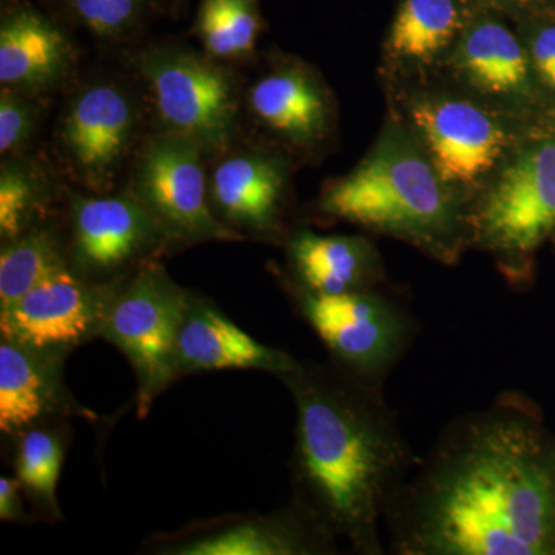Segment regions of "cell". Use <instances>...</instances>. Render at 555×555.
Returning a JSON list of instances; mask_svg holds the SVG:
<instances>
[{
	"instance_id": "obj_3",
	"label": "cell",
	"mask_w": 555,
	"mask_h": 555,
	"mask_svg": "<svg viewBox=\"0 0 555 555\" xmlns=\"http://www.w3.org/2000/svg\"><path fill=\"white\" fill-rule=\"evenodd\" d=\"M328 217L408 241L452 262L470 241L469 214L406 130L390 127L321 198Z\"/></svg>"
},
{
	"instance_id": "obj_30",
	"label": "cell",
	"mask_w": 555,
	"mask_h": 555,
	"mask_svg": "<svg viewBox=\"0 0 555 555\" xmlns=\"http://www.w3.org/2000/svg\"><path fill=\"white\" fill-rule=\"evenodd\" d=\"M485 5L494 7V9H526V7L532 5L537 0H480Z\"/></svg>"
},
{
	"instance_id": "obj_20",
	"label": "cell",
	"mask_w": 555,
	"mask_h": 555,
	"mask_svg": "<svg viewBox=\"0 0 555 555\" xmlns=\"http://www.w3.org/2000/svg\"><path fill=\"white\" fill-rule=\"evenodd\" d=\"M248 104L266 127L297 144L315 142L326 131V94L305 69H278L259 79L248 93Z\"/></svg>"
},
{
	"instance_id": "obj_12",
	"label": "cell",
	"mask_w": 555,
	"mask_h": 555,
	"mask_svg": "<svg viewBox=\"0 0 555 555\" xmlns=\"http://www.w3.org/2000/svg\"><path fill=\"white\" fill-rule=\"evenodd\" d=\"M294 357L257 341L203 298L189 295L177 343L178 375L222 369L268 371L278 378Z\"/></svg>"
},
{
	"instance_id": "obj_7",
	"label": "cell",
	"mask_w": 555,
	"mask_h": 555,
	"mask_svg": "<svg viewBox=\"0 0 555 555\" xmlns=\"http://www.w3.org/2000/svg\"><path fill=\"white\" fill-rule=\"evenodd\" d=\"M137 65L169 133L195 142L203 152L229 144L235 131L236 91L224 68L171 47L144 51Z\"/></svg>"
},
{
	"instance_id": "obj_28",
	"label": "cell",
	"mask_w": 555,
	"mask_h": 555,
	"mask_svg": "<svg viewBox=\"0 0 555 555\" xmlns=\"http://www.w3.org/2000/svg\"><path fill=\"white\" fill-rule=\"evenodd\" d=\"M526 50L535 78L555 93V22L537 27Z\"/></svg>"
},
{
	"instance_id": "obj_1",
	"label": "cell",
	"mask_w": 555,
	"mask_h": 555,
	"mask_svg": "<svg viewBox=\"0 0 555 555\" xmlns=\"http://www.w3.org/2000/svg\"><path fill=\"white\" fill-rule=\"evenodd\" d=\"M398 555H555V437L531 401L455 418L386 511Z\"/></svg>"
},
{
	"instance_id": "obj_9",
	"label": "cell",
	"mask_w": 555,
	"mask_h": 555,
	"mask_svg": "<svg viewBox=\"0 0 555 555\" xmlns=\"http://www.w3.org/2000/svg\"><path fill=\"white\" fill-rule=\"evenodd\" d=\"M195 142L167 133L152 139L142 152L134 178V198L158 222L167 238L236 241L233 228L215 217Z\"/></svg>"
},
{
	"instance_id": "obj_4",
	"label": "cell",
	"mask_w": 555,
	"mask_h": 555,
	"mask_svg": "<svg viewBox=\"0 0 555 555\" xmlns=\"http://www.w3.org/2000/svg\"><path fill=\"white\" fill-rule=\"evenodd\" d=\"M470 241L517 278L555 229V139L517 153L469 210Z\"/></svg>"
},
{
	"instance_id": "obj_18",
	"label": "cell",
	"mask_w": 555,
	"mask_h": 555,
	"mask_svg": "<svg viewBox=\"0 0 555 555\" xmlns=\"http://www.w3.org/2000/svg\"><path fill=\"white\" fill-rule=\"evenodd\" d=\"M335 543L292 506L270 517L250 518L185 540L179 555H306L327 553Z\"/></svg>"
},
{
	"instance_id": "obj_22",
	"label": "cell",
	"mask_w": 555,
	"mask_h": 555,
	"mask_svg": "<svg viewBox=\"0 0 555 555\" xmlns=\"http://www.w3.org/2000/svg\"><path fill=\"white\" fill-rule=\"evenodd\" d=\"M65 269L60 243L49 230L30 229L7 241L0 254V310Z\"/></svg>"
},
{
	"instance_id": "obj_19",
	"label": "cell",
	"mask_w": 555,
	"mask_h": 555,
	"mask_svg": "<svg viewBox=\"0 0 555 555\" xmlns=\"http://www.w3.org/2000/svg\"><path fill=\"white\" fill-rule=\"evenodd\" d=\"M302 291L341 295L372 291L382 278L371 244L353 236H321L299 232L288 246Z\"/></svg>"
},
{
	"instance_id": "obj_16",
	"label": "cell",
	"mask_w": 555,
	"mask_h": 555,
	"mask_svg": "<svg viewBox=\"0 0 555 555\" xmlns=\"http://www.w3.org/2000/svg\"><path fill=\"white\" fill-rule=\"evenodd\" d=\"M62 357L36 352L2 338L0 343V429L14 436L42 416L82 408L62 386Z\"/></svg>"
},
{
	"instance_id": "obj_8",
	"label": "cell",
	"mask_w": 555,
	"mask_h": 555,
	"mask_svg": "<svg viewBox=\"0 0 555 555\" xmlns=\"http://www.w3.org/2000/svg\"><path fill=\"white\" fill-rule=\"evenodd\" d=\"M408 113L416 142L456 195L480 188L505 163V124L480 104L451 94H423L412 98Z\"/></svg>"
},
{
	"instance_id": "obj_2",
	"label": "cell",
	"mask_w": 555,
	"mask_h": 555,
	"mask_svg": "<svg viewBox=\"0 0 555 555\" xmlns=\"http://www.w3.org/2000/svg\"><path fill=\"white\" fill-rule=\"evenodd\" d=\"M280 378L297 406L294 506L332 542L382 555L387 507L420 460L382 387L301 361Z\"/></svg>"
},
{
	"instance_id": "obj_17",
	"label": "cell",
	"mask_w": 555,
	"mask_h": 555,
	"mask_svg": "<svg viewBox=\"0 0 555 555\" xmlns=\"http://www.w3.org/2000/svg\"><path fill=\"white\" fill-rule=\"evenodd\" d=\"M208 192L211 206L233 228L266 233L280 215L283 167L261 155L232 156L214 171Z\"/></svg>"
},
{
	"instance_id": "obj_5",
	"label": "cell",
	"mask_w": 555,
	"mask_h": 555,
	"mask_svg": "<svg viewBox=\"0 0 555 555\" xmlns=\"http://www.w3.org/2000/svg\"><path fill=\"white\" fill-rule=\"evenodd\" d=\"M189 295L163 266L147 262L120 287L102 327L101 337L118 347L134 369L141 418L179 377L177 343Z\"/></svg>"
},
{
	"instance_id": "obj_24",
	"label": "cell",
	"mask_w": 555,
	"mask_h": 555,
	"mask_svg": "<svg viewBox=\"0 0 555 555\" xmlns=\"http://www.w3.org/2000/svg\"><path fill=\"white\" fill-rule=\"evenodd\" d=\"M64 443L47 429L28 427L22 433L16 455V476L22 488L40 506L57 514V481H60Z\"/></svg>"
},
{
	"instance_id": "obj_10",
	"label": "cell",
	"mask_w": 555,
	"mask_h": 555,
	"mask_svg": "<svg viewBox=\"0 0 555 555\" xmlns=\"http://www.w3.org/2000/svg\"><path fill=\"white\" fill-rule=\"evenodd\" d=\"M119 291L62 270L0 310V334L36 352L64 358L87 339L101 337Z\"/></svg>"
},
{
	"instance_id": "obj_6",
	"label": "cell",
	"mask_w": 555,
	"mask_h": 555,
	"mask_svg": "<svg viewBox=\"0 0 555 555\" xmlns=\"http://www.w3.org/2000/svg\"><path fill=\"white\" fill-rule=\"evenodd\" d=\"M302 315L335 364L369 385L383 386L415 339L411 312L378 291L299 295Z\"/></svg>"
},
{
	"instance_id": "obj_15",
	"label": "cell",
	"mask_w": 555,
	"mask_h": 555,
	"mask_svg": "<svg viewBox=\"0 0 555 555\" xmlns=\"http://www.w3.org/2000/svg\"><path fill=\"white\" fill-rule=\"evenodd\" d=\"M72 46L54 22L24 2H7L0 21V82L39 90L67 73Z\"/></svg>"
},
{
	"instance_id": "obj_13",
	"label": "cell",
	"mask_w": 555,
	"mask_h": 555,
	"mask_svg": "<svg viewBox=\"0 0 555 555\" xmlns=\"http://www.w3.org/2000/svg\"><path fill=\"white\" fill-rule=\"evenodd\" d=\"M451 57L463 82L488 100L517 104L531 94L535 76L528 50L496 17L467 21Z\"/></svg>"
},
{
	"instance_id": "obj_27",
	"label": "cell",
	"mask_w": 555,
	"mask_h": 555,
	"mask_svg": "<svg viewBox=\"0 0 555 555\" xmlns=\"http://www.w3.org/2000/svg\"><path fill=\"white\" fill-rule=\"evenodd\" d=\"M36 113L20 93L3 87L0 94V152L2 155L21 149L35 129Z\"/></svg>"
},
{
	"instance_id": "obj_14",
	"label": "cell",
	"mask_w": 555,
	"mask_h": 555,
	"mask_svg": "<svg viewBox=\"0 0 555 555\" xmlns=\"http://www.w3.org/2000/svg\"><path fill=\"white\" fill-rule=\"evenodd\" d=\"M133 122V108L122 91L94 86L73 102L62 139L76 167L90 181L102 182L126 155Z\"/></svg>"
},
{
	"instance_id": "obj_29",
	"label": "cell",
	"mask_w": 555,
	"mask_h": 555,
	"mask_svg": "<svg viewBox=\"0 0 555 555\" xmlns=\"http://www.w3.org/2000/svg\"><path fill=\"white\" fill-rule=\"evenodd\" d=\"M21 481L0 478V518L3 521H21L24 518V503L21 499Z\"/></svg>"
},
{
	"instance_id": "obj_26",
	"label": "cell",
	"mask_w": 555,
	"mask_h": 555,
	"mask_svg": "<svg viewBox=\"0 0 555 555\" xmlns=\"http://www.w3.org/2000/svg\"><path fill=\"white\" fill-rule=\"evenodd\" d=\"M73 17L100 38L126 35L144 16L150 0H64Z\"/></svg>"
},
{
	"instance_id": "obj_21",
	"label": "cell",
	"mask_w": 555,
	"mask_h": 555,
	"mask_svg": "<svg viewBox=\"0 0 555 555\" xmlns=\"http://www.w3.org/2000/svg\"><path fill=\"white\" fill-rule=\"evenodd\" d=\"M460 0H403L387 50L400 64L430 65L452 49L466 25Z\"/></svg>"
},
{
	"instance_id": "obj_11",
	"label": "cell",
	"mask_w": 555,
	"mask_h": 555,
	"mask_svg": "<svg viewBox=\"0 0 555 555\" xmlns=\"http://www.w3.org/2000/svg\"><path fill=\"white\" fill-rule=\"evenodd\" d=\"M73 257L83 272H115L167 238L137 198L73 201Z\"/></svg>"
},
{
	"instance_id": "obj_23",
	"label": "cell",
	"mask_w": 555,
	"mask_h": 555,
	"mask_svg": "<svg viewBox=\"0 0 555 555\" xmlns=\"http://www.w3.org/2000/svg\"><path fill=\"white\" fill-rule=\"evenodd\" d=\"M259 0H199L193 33L215 60H238L257 46Z\"/></svg>"
},
{
	"instance_id": "obj_31",
	"label": "cell",
	"mask_w": 555,
	"mask_h": 555,
	"mask_svg": "<svg viewBox=\"0 0 555 555\" xmlns=\"http://www.w3.org/2000/svg\"><path fill=\"white\" fill-rule=\"evenodd\" d=\"M175 2H182V0H175Z\"/></svg>"
},
{
	"instance_id": "obj_25",
	"label": "cell",
	"mask_w": 555,
	"mask_h": 555,
	"mask_svg": "<svg viewBox=\"0 0 555 555\" xmlns=\"http://www.w3.org/2000/svg\"><path fill=\"white\" fill-rule=\"evenodd\" d=\"M43 203V185L25 164H2L0 170V235L11 241L30 230Z\"/></svg>"
}]
</instances>
